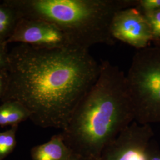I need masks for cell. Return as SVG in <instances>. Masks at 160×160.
I'll list each match as a JSON object with an SVG mask.
<instances>
[{"label":"cell","instance_id":"cell-3","mask_svg":"<svg viewBox=\"0 0 160 160\" xmlns=\"http://www.w3.org/2000/svg\"><path fill=\"white\" fill-rule=\"evenodd\" d=\"M22 18L53 23L75 46L86 49L97 44L114 45L112 20L117 12L137 7L138 0H5Z\"/></svg>","mask_w":160,"mask_h":160},{"label":"cell","instance_id":"cell-6","mask_svg":"<svg viewBox=\"0 0 160 160\" xmlns=\"http://www.w3.org/2000/svg\"><path fill=\"white\" fill-rule=\"evenodd\" d=\"M7 44L19 43L39 48H56L74 45L62 29L42 20L21 18Z\"/></svg>","mask_w":160,"mask_h":160},{"label":"cell","instance_id":"cell-5","mask_svg":"<svg viewBox=\"0 0 160 160\" xmlns=\"http://www.w3.org/2000/svg\"><path fill=\"white\" fill-rule=\"evenodd\" d=\"M153 136L150 125L134 121L104 149L98 160H148Z\"/></svg>","mask_w":160,"mask_h":160},{"label":"cell","instance_id":"cell-7","mask_svg":"<svg viewBox=\"0 0 160 160\" xmlns=\"http://www.w3.org/2000/svg\"><path fill=\"white\" fill-rule=\"evenodd\" d=\"M110 32L114 40H120L137 50L148 47L152 41L148 22L136 7L117 12L112 20Z\"/></svg>","mask_w":160,"mask_h":160},{"label":"cell","instance_id":"cell-13","mask_svg":"<svg viewBox=\"0 0 160 160\" xmlns=\"http://www.w3.org/2000/svg\"><path fill=\"white\" fill-rule=\"evenodd\" d=\"M136 7L143 14L154 12L160 9V0H138Z\"/></svg>","mask_w":160,"mask_h":160},{"label":"cell","instance_id":"cell-16","mask_svg":"<svg viewBox=\"0 0 160 160\" xmlns=\"http://www.w3.org/2000/svg\"><path fill=\"white\" fill-rule=\"evenodd\" d=\"M148 160H160V149L157 146H154L152 142H151L149 147Z\"/></svg>","mask_w":160,"mask_h":160},{"label":"cell","instance_id":"cell-17","mask_svg":"<svg viewBox=\"0 0 160 160\" xmlns=\"http://www.w3.org/2000/svg\"><path fill=\"white\" fill-rule=\"evenodd\" d=\"M71 160H87L85 159V158H82V157H80V156H78V155H77L74 154H72V157H71Z\"/></svg>","mask_w":160,"mask_h":160},{"label":"cell","instance_id":"cell-8","mask_svg":"<svg viewBox=\"0 0 160 160\" xmlns=\"http://www.w3.org/2000/svg\"><path fill=\"white\" fill-rule=\"evenodd\" d=\"M72 155V152L66 145L61 133L31 150L32 160H71Z\"/></svg>","mask_w":160,"mask_h":160},{"label":"cell","instance_id":"cell-15","mask_svg":"<svg viewBox=\"0 0 160 160\" xmlns=\"http://www.w3.org/2000/svg\"><path fill=\"white\" fill-rule=\"evenodd\" d=\"M8 75L7 70L0 71V99L3 96L6 92L8 84Z\"/></svg>","mask_w":160,"mask_h":160},{"label":"cell","instance_id":"cell-11","mask_svg":"<svg viewBox=\"0 0 160 160\" xmlns=\"http://www.w3.org/2000/svg\"><path fill=\"white\" fill-rule=\"evenodd\" d=\"M18 127L12 126L6 131L0 132V160H4L15 148Z\"/></svg>","mask_w":160,"mask_h":160},{"label":"cell","instance_id":"cell-10","mask_svg":"<svg viewBox=\"0 0 160 160\" xmlns=\"http://www.w3.org/2000/svg\"><path fill=\"white\" fill-rule=\"evenodd\" d=\"M21 17L17 10L0 1V42H6L13 34Z\"/></svg>","mask_w":160,"mask_h":160},{"label":"cell","instance_id":"cell-12","mask_svg":"<svg viewBox=\"0 0 160 160\" xmlns=\"http://www.w3.org/2000/svg\"><path fill=\"white\" fill-rule=\"evenodd\" d=\"M147 18L152 36V41L160 46V9L154 12L144 13Z\"/></svg>","mask_w":160,"mask_h":160},{"label":"cell","instance_id":"cell-2","mask_svg":"<svg viewBox=\"0 0 160 160\" xmlns=\"http://www.w3.org/2000/svg\"><path fill=\"white\" fill-rule=\"evenodd\" d=\"M134 121L126 75L118 66L103 61L97 81L61 134L72 154L98 160L104 149Z\"/></svg>","mask_w":160,"mask_h":160},{"label":"cell","instance_id":"cell-9","mask_svg":"<svg viewBox=\"0 0 160 160\" xmlns=\"http://www.w3.org/2000/svg\"><path fill=\"white\" fill-rule=\"evenodd\" d=\"M30 112L22 103L17 101H7L0 105V126H18L30 119Z\"/></svg>","mask_w":160,"mask_h":160},{"label":"cell","instance_id":"cell-14","mask_svg":"<svg viewBox=\"0 0 160 160\" xmlns=\"http://www.w3.org/2000/svg\"><path fill=\"white\" fill-rule=\"evenodd\" d=\"M7 43L0 42V71L7 70L9 65V52L7 51Z\"/></svg>","mask_w":160,"mask_h":160},{"label":"cell","instance_id":"cell-4","mask_svg":"<svg viewBox=\"0 0 160 160\" xmlns=\"http://www.w3.org/2000/svg\"><path fill=\"white\" fill-rule=\"evenodd\" d=\"M125 75L135 121L141 125L160 123V46L137 50Z\"/></svg>","mask_w":160,"mask_h":160},{"label":"cell","instance_id":"cell-1","mask_svg":"<svg viewBox=\"0 0 160 160\" xmlns=\"http://www.w3.org/2000/svg\"><path fill=\"white\" fill-rule=\"evenodd\" d=\"M100 71L88 49L20 43L9 52L8 84L1 100L22 103L36 126L63 130Z\"/></svg>","mask_w":160,"mask_h":160}]
</instances>
